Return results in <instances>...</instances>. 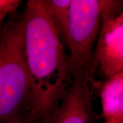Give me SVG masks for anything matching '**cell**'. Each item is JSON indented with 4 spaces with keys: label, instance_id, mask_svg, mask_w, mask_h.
Listing matches in <instances>:
<instances>
[{
    "label": "cell",
    "instance_id": "4",
    "mask_svg": "<svg viewBox=\"0 0 123 123\" xmlns=\"http://www.w3.org/2000/svg\"><path fill=\"white\" fill-rule=\"evenodd\" d=\"M94 78L78 75L71 79L47 123H90Z\"/></svg>",
    "mask_w": 123,
    "mask_h": 123
},
{
    "label": "cell",
    "instance_id": "2",
    "mask_svg": "<svg viewBox=\"0 0 123 123\" xmlns=\"http://www.w3.org/2000/svg\"><path fill=\"white\" fill-rule=\"evenodd\" d=\"M15 12L0 29V123H8L30 110L24 18Z\"/></svg>",
    "mask_w": 123,
    "mask_h": 123
},
{
    "label": "cell",
    "instance_id": "6",
    "mask_svg": "<svg viewBox=\"0 0 123 123\" xmlns=\"http://www.w3.org/2000/svg\"><path fill=\"white\" fill-rule=\"evenodd\" d=\"M21 4V0H0V29L7 16L15 12Z\"/></svg>",
    "mask_w": 123,
    "mask_h": 123
},
{
    "label": "cell",
    "instance_id": "7",
    "mask_svg": "<svg viewBox=\"0 0 123 123\" xmlns=\"http://www.w3.org/2000/svg\"><path fill=\"white\" fill-rule=\"evenodd\" d=\"M40 122H42V120L39 116L29 110L16 117L8 123H40Z\"/></svg>",
    "mask_w": 123,
    "mask_h": 123
},
{
    "label": "cell",
    "instance_id": "5",
    "mask_svg": "<svg viewBox=\"0 0 123 123\" xmlns=\"http://www.w3.org/2000/svg\"><path fill=\"white\" fill-rule=\"evenodd\" d=\"M45 1V0H44ZM71 0H46L45 4L62 42L67 44Z\"/></svg>",
    "mask_w": 123,
    "mask_h": 123
},
{
    "label": "cell",
    "instance_id": "1",
    "mask_svg": "<svg viewBox=\"0 0 123 123\" xmlns=\"http://www.w3.org/2000/svg\"><path fill=\"white\" fill-rule=\"evenodd\" d=\"M23 18L30 110L47 123L71 81L68 58L44 0L27 1Z\"/></svg>",
    "mask_w": 123,
    "mask_h": 123
},
{
    "label": "cell",
    "instance_id": "3",
    "mask_svg": "<svg viewBox=\"0 0 123 123\" xmlns=\"http://www.w3.org/2000/svg\"><path fill=\"white\" fill-rule=\"evenodd\" d=\"M110 2L71 0L66 44L70 51L68 64L70 79L77 75L94 77L97 64L94 46Z\"/></svg>",
    "mask_w": 123,
    "mask_h": 123
}]
</instances>
